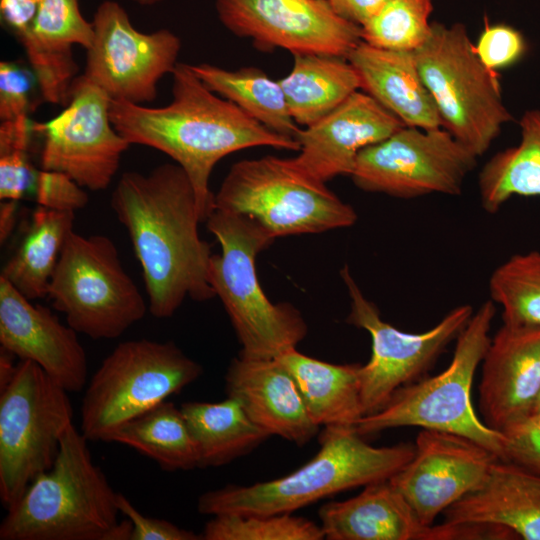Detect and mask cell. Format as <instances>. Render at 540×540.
<instances>
[{
	"label": "cell",
	"instance_id": "6da1fadb",
	"mask_svg": "<svg viewBox=\"0 0 540 540\" xmlns=\"http://www.w3.org/2000/svg\"><path fill=\"white\" fill-rule=\"evenodd\" d=\"M110 205L129 234L155 318L171 317L186 297L202 302L216 296L210 283L213 254L199 235L195 192L177 163L148 174L123 173Z\"/></svg>",
	"mask_w": 540,
	"mask_h": 540
},
{
	"label": "cell",
	"instance_id": "7a4b0ae2",
	"mask_svg": "<svg viewBox=\"0 0 540 540\" xmlns=\"http://www.w3.org/2000/svg\"><path fill=\"white\" fill-rule=\"evenodd\" d=\"M172 75V100L162 107L110 101L115 129L130 143L159 150L177 163L193 186L199 217L215 209L209 178L218 161L256 146L299 151L296 139L278 134L231 101L211 91L189 64L178 63Z\"/></svg>",
	"mask_w": 540,
	"mask_h": 540
},
{
	"label": "cell",
	"instance_id": "3957f363",
	"mask_svg": "<svg viewBox=\"0 0 540 540\" xmlns=\"http://www.w3.org/2000/svg\"><path fill=\"white\" fill-rule=\"evenodd\" d=\"M70 424L53 466L36 477L0 525L1 540H130L115 492Z\"/></svg>",
	"mask_w": 540,
	"mask_h": 540
},
{
	"label": "cell",
	"instance_id": "277c9868",
	"mask_svg": "<svg viewBox=\"0 0 540 540\" xmlns=\"http://www.w3.org/2000/svg\"><path fill=\"white\" fill-rule=\"evenodd\" d=\"M354 426H327L320 449L292 473L249 486L227 485L202 494L204 515L282 514L357 487L389 480L413 457L414 445L375 447Z\"/></svg>",
	"mask_w": 540,
	"mask_h": 540
},
{
	"label": "cell",
	"instance_id": "5b68a950",
	"mask_svg": "<svg viewBox=\"0 0 540 540\" xmlns=\"http://www.w3.org/2000/svg\"><path fill=\"white\" fill-rule=\"evenodd\" d=\"M221 253L210 260V283L242 346L240 356L273 359L296 348L308 327L290 303L273 304L263 292L255 259L275 240L253 219L214 209L206 220Z\"/></svg>",
	"mask_w": 540,
	"mask_h": 540
},
{
	"label": "cell",
	"instance_id": "8992f818",
	"mask_svg": "<svg viewBox=\"0 0 540 540\" xmlns=\"http://www.w3.org/2000/svg\"><path fill=\"white\" fill-rule=\"evenodd\" d=\"M495 303L485 301L456 338L449 366L441 373L399 388L377 412L354 425L361 436L417 426L467 437L503 459L504 435L487 426L471 398L476 370L490 344Z\"/></svg>",
	"mask_w": 540,
	"mask_h": 540
},
{
	"label": "cell",
	"instance_id": "52a82bcc",
	"mask_svg": "<svg viewBox=\"0 0 540 540\" xmlns=\"http://www.w3.org/2000/svg\"><path fill=\"white\" fill-rule=\"evenodd\" d=\"M414 55L442 128L477 157L483 155L512 115L496 72L480 60L466 28L432 23L429 38Z\"/></svg>",
	"mask_w": 540,
	"mask_h": 540
},
{
	"label": "cell",
	"instance_id": "ba28073f",
	"mask_svg": "<svg viewBox=\"0 0 540 540\" xmlns=\"http://www.w3.org/2000/svg\"><path fill=\"white\" fill-rule=\"evenodd\" d=\"M215 208L247 216L272 237L320 233L352 226L357 213L326 183L290 159L265 156L232 165L215 194Z\"/></svg>",
	"mask_w": 540,
	"mask_h": 540
},
{
	"label": "cell",
	"instance_id": "9c48e42d",
	"mask_svg": "<svg viewBox=\"0 0 540 540\" xmlns=\"http://www.w3.org/2000/svg\"><path fill=\"white\" fill-rule=\"evenodd\" d=\"M202 372L173 341L121 342L85 389L80 431L88 441L106 442L120 425L180 392Z\"/></svg>",
	"mask_w": 540,
	"mask_h": 540
},
{
	"label": "cell",
	"instance_id": "30bf717a",
	"mask_svg": "<svg viewBox=\"0 0 540 540\" xmlns=\"http://www.w3.org/2000/svg\"><path fill=\"white\" fill-rule=\"evenodd\" d=\"M48 297L71 328L95 340L121 336L148 310L113 241L74 230L59 256Z\"/></svg>",
	"mask_w": 540,
	"mask_h": 540
},
{
	"label": "cell",
	"instance_id": "8fae6325",
	"mask_svg": "<svg viewBox=\"0 0 540 540\" xmlns=\"http://www.w3.org/2000/svg\"><path fill=\"white\" fill-rule=\"evenodd\" d=\"M68 393L30 360H19L12 380L0 390V499L7 510L53 466L72 424Z\"/></svg>",
	"mask_w": 540,
	"mask_h": 540
},
{
	"label": "cell",
	"instance_id": "7c38bea8",
	"mask_svg": "<svg viewBox=\"0 0 540 540\" xmlns=\"http://www.w3.org/2000/svg\"><path fill=\"white\" fill-rule=\"evenodd\" d=\"M351 305L346 322L366 330L371 337V357L360 365V392L364 415L380 410L401 387L420 380L471 319L469 304L450 310L435 326L421 332H404L384 321L345 265L340 271Z\"/></svg>",
	"mask_w": 540,
	"mask_h": 540
},
{
	"label": "cell",
	"instance_id": "4fadbf2b",
	"mask_svg": "<svg viewBox=\"0 0 540 540\" xmlns=\"http://www.w3.org/2000/svg\"><path fill=\"white\" fill-rule=\"evenodd\" d=\"M477 156L446 129L404 126L357 156L351 178L367 192L411 199L458 195Z\"/></svg>",
	"mask_w": 540,
	"mask_h": 540
},
{
	"label": "cell",
	"instance_id": "5bb4252c",
	"mask_svg": "<svg viewBox=\"0 0 540 540\" xmlns=\"http://www.w3.org/2000/svg\"><path fill=\"white\" fill-rule=\"evenodd\" d=\"M92 23L94 37L82 76L111 100L152 102L159 81L178 64L180 38L168 29L138 31L127 11L113 0L100 3Z\"/></svg>",
	"mask_w": 540,
	"mask_h": 540
},
{
	"label": "cell",
	"instance_id": "9a60e30c",
	"mask_svg": "<svg viewBox=\"0 0 540 540\" xmlns=\"http://www.w3.org/2000/svg\"><path fill=\"white\" fill-rule=\"evenodd\" d=\"M110 97L82 75L65 108L34 131L43 135L41 168L66 174L83 188L106 189L131 145L114 127Z\"/></svg>",
	"mask_w": 540,
	"mask_h": 540
},
{
	"label": "cell",
	"instance_id": "2e32d148",
	"mask_svg": "<svg viewBox=\"0 0 540 540\" xmlns=\"http://www.w3.org/2000/svg\"><path fill=\"white\" fill-rule=\"evenodd\" d=\"M220 22L259 48L347 58L361 27L338 16L327 0H216Z\"/></svg>",
	"mask_w": 540,
	"mask_h": 540
},
{
	"label": "cell",
	"instance_id": "e0dca14e",
	"mask_svg": "<svg viewBox=\"0 0 540 540\" xmlns=\"http://www.w3.org/2000/svg\"><path fill=\"white\" fill-rule=\"evenodd\" d=\"M499 459L477 442L450 432L422 429L411 460L389 482L426 525L476 489Z\"/></svg>",
	"mask_w": 540,
	"mask_h": 540
},
{
	"label": "cell",
	"instance_id": "ac0fdd59",
	"mask_svg": "<svg viewBox=\"0 0 540 540\" xmlns=\"http://www.w3.org/2000/svg\"><path fill=\"white\" fill-rule=\"evenodd\" d=\"M318 516L327 540L501 539L499 528L482 524H424L389 480L364 486L355 497L322 505Z\"/></svg>",
	"mask_w": 540,
	"mask_h": 540
},
{
	"label": "cell",
	"instance_id": "d6986e66",
	"mask_svg": "<svg viewBox=\"0 0 540 540\" xmlns=\"http://www.w3.org/2000/svg\"><path fill=\"white\" fill-rule=\"evenodd\" d=\"M406 126L364 91H356L341 105L296 135L299 154L293 164L307 176L326 183L351 175L358 154Z\"/></svg>",
	"mask_w": 540,
	"mask_h": 540
},
{
	"label": "cell",
	"instance_id": "ffe728a7",
	"mask_svg": "<svg viewBox=\"0 0 540 540\" xmlns=\"http://www.w3.org/2000/svg\"><path fill=\"white\" fill-rule=\"evenodd\" d=\"M77 334L0 276L1 348L36 363L68 392H80L87 383L86 352Z\"/></svg>",
	"mask_w": 540,
	"mask_h": 540
},
{
	"label": "cell",
	"instance_id": "44dd1931",
	"mask_svg": "<svg viewBox=\"0 0 540 540\" xmlns=\"http://www.w3.org/2000/svg\"><path fill=\"white\" fill-rule=\"evenodd\" d=\"M539 395L540 326L503 323L482 360V420L502 432L533 414Z\"/></svg>",
	"mask_w": 540,
	"mask_h": 540
},
{
	"label": "cell",
	"instance_id": "7402d4cb",
	"mask_svg": "<svg viewBox=\"0 0 540 540\" xmlns=\"http://www.w3.org/2000/svg\"><path fill=\"white\" fill-rule=\"evenodd\" d=\"M227 396L270 436L298 446L310 442L319 427L310 417L291 374L276 359L234 358L225 375Z\"/></svg>",
	"mask_w": 540,
	"mask_h": 540
},
{
	"label": "cell",
	"instance_id": "603a6c76",
	"mask_svg": "<svg viewBox=\"0 0 540 540\" xmlns=\"http://www.w3.org/2000/svg\"><path fill=\"white\" fill-rule=\"evenodd\" d=\"M93 37V23L82 15L79 0H41L32 29L20 43L44 101L68 103L78 70L72 48L87 50Z\"/></svg>",
	"mask_w": 540,
	"mask_h": 540
},
{
	"label": "cell",
	"instance_id": "cb8c5ba5",
	"mask_svg": "<svg viewBox=\"0 0 540 540\" xmlns=\"http://www.w3.org/2000/svg\"><path fill=\"white\" fill-rule=\"evenodd\" d=\"M442 515L448 524L498 526L517 539L540 540V475L497 459L483 482Z\"/></svg>",
	"mask_w": 540,
	"mask_h": 540
},
{
	"label": "cell",
	"instance_id": "d4e9b609",
	"mask_svg": "<svg viewBox=\"0 0 540 540\" xmlns=\"http://www.w3.org/2000/svg\"><path fill=\"white\" fill-rule=\"evenodd\" d=\"M357 71L361 89L406 126L442 127L435 103L425 86L414 52L381 49L361 41L347 56Z\"/></svg>",
	"mask_w": 540,
	"mask_h": 540
},
{
	"label": "cell",
	"instance_id": "484cf974",
	"mask_svg": "<svg viewBox=\"0 0 540 540\" xmlns=\"http://www.w3.org/2000/svg\"><path fill=\"white\" fill-rule=\"evenodd\" d=\"M291 374L318 426H354L364 416L360 364H332L289 349L276 357Z\"/></svg>",
	"mask_w": 540,
	"mask_h": 540
},
{
	"label": "cell",
	"instance_id": "4316f807",
	"mask_svg": "<svg viewBox=\"0 0 540 540\" xmlns=\"http://www.w3.org/2000/svg\"><path fill=\"white\" fill-rule=\"evenodd\" d=\"M291 71L279 80L297 125L310 126L361 89L359 75L345 57L294 54Z\"/></svg>",
	"mask_w": 540,
	"mask_h": 540
},
{
	"label": "cell",
	"instance_id": "83f0119b",
	"mask_svg": "<svg viewBox=\"0 0 540 540\" xmlns=\"http://www.w3.org/2000/svg\"><path fill=\"white\" fill-rule=\"evenodd\" d=\"M180 409L195 443L200 468L228 464L270 437L229 396L213 403L185 402Z\"/></svg>",
	"mask_w": 540,
	"mask_h": 540
},
{
	"label": "cell",
	"instance_id": "f1b7e54d",
	"mask_svg": "<svg viewBox=\"0 0 540 540\" xmlns=\"http://www.w3.org/2000/svg\"><path fill=\"white\" fill-rule=\"evenodd\" d=\"M75 212L56 211L40 205L17 252L5 264L1 276L29 300L48 296L52 275Z\"/></svg>",
	"mask_w": 540,
	"mask_h": 540
},
{
	"label": "cell",
	"instance_id": "f546056e",
	"mask_svg": "<svg viewBox=\"0 0 540 540\" xmlns=\"http://www.w3.org/2000/svg\"><path fill=\"white\" fill-rule=\"evenodd\" d=\"M519 126V144L496 153L479 173L480 201L489 213L513 196H540V110L526 111Z\"/></svg>",
	"mask_w": 540,
	"mask_h": 540
},
{
	"label": "cell",
	"instance_id": "4dcf8cb0",
	"mask_svg": "<svg viewBox=\"0 0 540 540\" xmlns=\"http://www.w3.org/2000/svg\"><path fill=\"white\" fill-rule=\"evenodd\" d=\"M190 66L211 91L270 130L296 139L300 128L291 116L279 81L255 67L227 70L207 63Z\"/></svg>",
	"mask_w": 540,
	"mask_h": 540
},
{
	"label": "cell",
	"instance_id": "1f68e13d",
	"mask_svg": "<svg viewBox=\"0 0 540 540\" xmlns=\"http://www.w3.org/2000/svg\"><path fill=\"white\" fill-rule=\"evenodd\" d=\"M106 442L132 447L165 471L199 467L196 446L182 411L167 400L120 425Z\"/></svg>",
	"mask_w": 540,
	"mask_h": 540
},
{
	"label": "cell",
	"instance_id": "d6a6232c",
	"mask_svg": "<svg viewBox=\"0 0 540 540\" xmlns=\"http://www.w3.org/2000/svg\"><path fill=\"white\" fill-rule=\"evenodd\" d=\"M489 293L503 323L540 326V251L512 255L496 267Z\"/></svg>",
	"mask_w": 540,
	"mask_h": 540
},
{
	"label": "cell",
	"instance_id": "836d02e7",
	"mask_svg": "<svg viewBox=\"0 0 540 540\" xmlns=\"http://www.w3.org/2000/svg\"><path fill=\"white\" fill-rule=\"evenodd\" d=\"M432 0H390L361 26L365 43L387 50L416 51L429 38Z\"/></svg>",
	"mask_w": 540,
	"mask_h": 540
},
{
	"label": "cell",
	"instance_id": "e575fe53",
	"mask_svg": "<svg viewBox=\"0 0 540 540\" xmlns=\"http://www.w3.org/2000/svg\"><path fill=\"white\" fill-rule=\"evenodd\" d=\"M204 540H321L320 524L292 513L218 514L204 526Z\"/></svg>",
	"mask_w": 540,
	"mask_h": 540
},
{
	"label": "cell",
	"instance_id": "d590c367",
	"mask_svg": "<svg viewBox=\"0 0 540 540\" xmlns=\"http://www.w3.org/2000/svg\"><path fill=\"white\" fill-rule=\"evenodd\" d=\"M33 124L28 116L0 124V199L17 201L35 182L29 161Z\"/></svg>",
	"mask_w": 540,
	"mask_h": 540
},
{
	"label": "cell",
	"instance_id": "8d00e7d4",
	"mask_svg": "<svg viewBox=\"0 0 540 540\" xmlns=\"http://www.w3.org/2000/svg\"><path fill=\"white\" fill-rule=\"evenodd\" d=\"M474 46L483 64L495 72L515 64L527 52V43L523 35L515 28L504 24L493 26L486 24Z\"/></svg>",
	"mask_w": 540,
	"mask_h": 540
},
{
	"label": "cell",
	"instance_id": "74e56055",
	"mask_svg": "<svg viewBox=\"0 0 540 540\" xmlns=\"http://www.w3.org/2000/svg\"><path fill=\"white\" fill-rule=\"evenodd\" d=\"M502 433V460L540 475V411L507 427Z\"/></svg>",
	"mask_w": 540,
	"mask_h": 540
},
{
	"label": "cell",
	"instance_id": "f35d334b",
	"mask_svg": "<svg viewBox=\"0 0 540 540\" xmlns=\"http://www.w3.org/2000/svg\"><path fill=\"white\" fill-rule=\"evenodd\" d=\"M34 184L37 204L48 209L75 212L89 200L83 187L58 171L42 169L36 173Z\"/></svg>",
	"mask_w": 540,
	"mask_h": 540
},
{
	"label": "cell",
	"instance_id": "ab89813d",
	"mask_svg": "<svg viewBox=\"0 0 540 540\" xmlns=\"http://www.w3.org/2000/svg\"><path fill=\"white\" fill-rule=\"evenodd\" d=\"M32 76L13 61L0 62V119L15 120L28 116L31 109Z\"/></svg>",
	"mask_w": 540,
	"mask_h": 540
},
{
	"label": "cell",
	"instance_id": "60d3db41",
	"mask_svg": "<svg viewBox=\"0 0 540 540\" xmlns=\"http://www.w3.org/2000/svg\"><path fill=\"white\" fill-rule=\"evenodd\" d=\"M119 512L123 514L132 525L130 540H201L202 535L181 528L167 520L143 515L121 493L116 498Z\"/></svg>",
	"mask_w": 540,
	"mask_h": 540
},
{
	"label": "cell",
	"instance_id": "b9f144b4",
	"mask_svg": "<svg viewBox=\"0 0 540 540\" xmlns=\"http://www.w3.org/2000/svg\"><path fill=\"white\" fill-rule=\"evenodd\" d=\"M41 0H0L2 24L21 42L30 32Z\"/></svg>",
	"mask_w": 540,
	"mask_h": 540
},
{
	"label": "cell",
	"instance_id": "7bdbcfd3",
	"mask_svg": "<svg viewBox=\"0 0 540 540\" xmlns=\"http://www.w3.org/2000/svg\"><path fill=\"white\" fill-rule=\"evenodd\" d=\"M333 11L343 19L363 26L390 0H327Z\"/></svg>",
	"mask_w": 540,
	"mask_h": 540
},
{
	"label": "cell",
	"instance_id": "ee69618b",
	"mask_svg": "<svg viewBox=\"0 0 540 540\" xmlns=\"http://www.w3.org/2000/svg\"><path fill=\"white\" fill-rule=\"evenodd\" d=\"M16 201L5 200L0 208V241L3 243L10 235L15 223Z\"/></svg>",
	"mask_w": 540,
	"mask_h": 540
},
{
	"label": "cell",
	"instance_id": "f6af8a7d",
	"mask_svg": "<svg viewBox=\"0 0 540 540\" xmlns=\"http://www.w3.org/2000/svg\"><path fill=\"white\" fill-rule=\"evenodd\" d=\"M16 357L7 350L1 348L0 353V390L4 389L12 380L17 363L13 362V358Z\"/></svg>",
	"mask_w": 540,
	"mask_h": 540
},
{
	"label": "cell",
	"instance_id": "bcb514c9",
	"mask_svg": "<svg viewBox=\"0 0 540 540\" xmlns=\"http://www.w3.org/2000/svg\"><path fill=\"white\" fill-rule=\"evenodd\" d=\"M134 1L137 4L142 5V6H153L162 2L163 0H134Z\"/></svg>",
	"mask_w": 540,
	"mask_h": 540
},
{
	"label": "cell",
	"instance_id": "7dc6e473",
	"mask_svg": "<svg viewBox=\"0 0 540 540\" xmlns=\"http://www.w3.org/2000/svg\"><path fill=\"white\" fill-rule=\"evenodd\" d=\"M536 411H540V395H539L538 400H537L535 412H536Z\"/></svg>",
	"mask_w": 540,
	"mask_h": 540
}]
</instances>
